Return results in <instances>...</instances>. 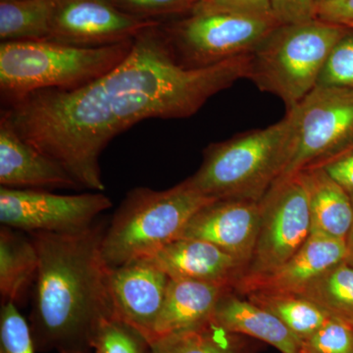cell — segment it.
<instances>
[{
	"label": "cell",
	"mask_w": 353,
	"mask_h": 353,
	"mask_svg": "<svg viewBox=\"0 0 353 353\" xmlns=\"http://www.w3.org/2000/svg\"><path fill=\"white\" fill-rule=\"evenodd\" d=\"M160 25L137 34L130 54L94 82L32 92L2 108L1 117L64 167L81 189L103 192L99 159L113 139L141 121L190 117L213 95L248 79L250 53L205 68H183Z\"/></svg>",
	"instance_id": "6da1fadb"
},
{
	"label": "cell",
	"mask_w": 353,
	"mask_h": 353,
	"mask_svg": "<svg viewBox=\"0 0 353 353\" xmlns=\"http://www.w3.org/2000/svg\"><path fill=\"white\" fill-rule=\"evenodd\" d=\"M108 225L30 234L39 253L29 320L37 352L90 353L101 325L116 317L101 250Z\"/></svg>",
	"instance_id": "7a4b0ae2"
},
{
	"label": "cell",
	"mask_w": 353,
	"mask_h": 353,
	"mask_svg": "<svg viewBox=\"0 0 353 353\" xmlns=\"http://www.w3.org/2000/svg\"><path fill=\"white\" fill-rule=\"evenodd\" d=\"M134 39L85 48L53 41L0 44V94L4 106L43 90H72L94 82L131 52Z\"/></svg>",
	"instance_id": "3957f363"
},
{
	"label": "cell",
	"mask_w": 353,
	"mask_h": 353,
	"mask_svg": "<svg viewBox=\"0 0 353 353\" xmlns=\"http://www.w3.org/2000/svg\"><path fill=\"white\" fill-rule=\"evenodd\" d=\"M215 201L192 188L187 180L165 190H130L104 233V261L113 269L152 256L180 239L190 220Z\"/></svg>",
	"instance_id": "277c9868"
},
{
	"label": "cell",
	"mask_w": 353,
	"mask_h": 353,
	"mask_svg": "<svg viewBox=\"0 0 353 353\" xmlns=\"http://www.w3.org/2000/svg\"><path fill=\"white\" fill-rule=\"evenodd\" d=\"M292 126V115L287 112L282 120L265 129L212 143L188 182L212 199L261 201L284 169Z\"/></svg>",
	"instance_id": "5b68a950"
},
{
	"label": "cell",
	"mask_w": 353,
	"mask_h": 353,
	"mask_svg": "<svg viewBox=\"0 0 353 353\" xmlns=\"http://www.w3.org/2000/svg\"><path fill=\"white\" fill-rule=\"evenodd\" d=\"M347 29L318 19L278 26L250 53L248 79L292 110L317 85L327 57Z\"/></svg>",
	"instance_id": "8992f818"
},
{
	"label": "cell",
	"mask_w": 353,
	"mask_h": 353,
	"mask_svg": "<svg viewBox=\"0 0 353 353\" xmlns=\"http://www.w3.org/2000/svg\"><path fill=\"white\" fill-rule=\"evenodd\" d=\"M280 25L274 16L196 8L160 27L176 61L199 69L250 54Z\"/></svg>",
	"instance_id": "52a82bcc"
},
{
	"label": "cell",
	"mask_w": 353,
	"mask_h": 353,
	"mask_svg": "<svg viewBox=\"0 0 353 353\" xmlns=\"http://www.w3.org/2000/svg\"><path fill=\"white\" fill-rule=\"evenodd\" d=\"M292 118L281 179L321 163L353 143V88L316 87L287 111Z\"/></svg>",
	"instance_id": "ba28073f"
},
{
	"label": "cell",
	"mask_w": 353,
	"mask_h": 353,
	"mask_svg": "<svg viewBox=\"0 0 353 353\" xmlns=\"http://www.w3.org/2000/svg\"><path fill=\"white\" fill-rule=\"evenodd\" d=\"M260 203L259 238L252 261L241 278L277 270L311 236L307 190L301 174L278 180Z\"/></svg>",
	"instance_id": "9c48e42d"
},
{
	"label": "cell",
	"mask_w": 353,
	"mask_h": 353,
	"mask_svg": "<svg viewBox=\"0 0 353 353\" xmlns=\"http://www.w3.org/2000/svg\"><path fill=\"white\" fill-rule=\"evenodd\" d=\"M112 208L102 192L58 194L44 190L0 188V223L28 234H74Z\"/></svg>",
	"instance_id": "30bf717a"
},
{
	"label": "cell",
	"mask_w": 353,
	"mask_h": 353,
	"mask_svg": "<svg viewBox=\"0 0 353 353\" xmlns=\"http://www.w3.org/2000/svg\"><path fill=\"white\" fill-rule=\"evenodd\" d=\"M121 10L109 0H57L48 41L99 48L131 41L159 23Z\"/></svg>",
	"instance_id": "8fae6325"
},
{
	"label": "cell",
	"mask_w": 353,
	"mask_h": 353,
	"mask_svg": "<svg viewBox=\"0 0 353 353\" xmlns=\"http://www.w3.org/2000/svg\"><path fill=\"white\" fill-rule=\"evenodd\" d=\"M170 277L148 259L110 269L109 288L116 318L152 341Z\"/></svg>",
	"instance_id": "7c38bea8"
},
{
	"label": "cell",
	"mask_w": 353,
	"mask_h": 353,
	"mask_svg": "<svg viewBox=\"0 0 353 353\" xmlns=\"http://www.w3.org/2000/svg\"><path fill=\"white\" fill-rule=\"evenodd\" d=\"M260 220V201L217 199L190 220L181 238L219 246L245 265L246 271L259 238Z\"/></svg>",
	"instance_id": "4fadbf2b"
},
{
	"label": "cell",
	"mask_w": 353,
	"mask_h": 353,
	"mask_svg": "<svg viewBox=\"0 0 353 353\" xmlns=\"http://www.w3.org/2000/svg\"><path fill=\"white\" fill-rule=\"evenodd\" d=\"M345 241L311 234L303 248L277 270L257 277L240 279L234 292L299 294L336 265L347 260Z\"/></svg>",
	"instance_id": "5bb4252c"
},
{
	"label": "cell",
	"mask_w": 353,
	"mask_h": 353,
	"mask_svg": "<svg viewBox=\"0 0 353 353\" xmlns=\"http://www.w3.org/2000/svg\"><path fill=\"white\" fill-rule=\"evenodd\" d=\"M0 185L11 189H81L64 167L25 141L2 117Z\"/></svg>",
	"instance_id": "9a60e30c"
},
{
	"label": "cell",
	"mask_w": 353,
	"mask_h": 353,
	"mask_svg": "<svg viewBox=\"0 0 353 353\" xmlns=\"http://www.w3.org/2000/svg\"><path fill=\"white\" fill-rule=\"evenodd\" d=\"M170 277L211 284L234 285L245 275V266L209 241L181 238L148 257Z\"/></svg>",
	"instance_id": "2e32d148"
},
{
	"label": "cell",
	"mask_w": 353,
	"mask_h": 353,
	"mask_svg": "<svg viewBox=\"0 0 353 353\" xmlns=\"http://www.w3.org/2000/svg\"><path fill=\"white\" fill-rule=\"evenodd\" d=\"M232 290L201 281L170 279L152 341L209 321L221 297Z\"/></svg>",
	"instance_id": "e0dca14e"
},
{
	"label": "cell",
	"mask_w": 353,
	"mask_h": 353,
	"mask_svg": "<svg viewBox=\"0 0 353 353\" xmlns=\"http://www.w3.org/2000/svg\"><path fill=\"white\" fill-rule=\"evenodd\" d=\"M211 319L231 333L263 341L281 353H299L301 341L279 318L233 290L221 297Z\"/></svg>",
	"instance_id": "ac0fdd59"
},
{
	"label": "cell",
	"mask_w": 353,
	"mask_h": 353,
	"mask_svg": "<svg viewBox=\"0 0 353 353\" xmlns=\"http://www.w3.org/2000/svg\"><path fill=\"white\" fill-rule=\"evenodd\" d=\"M307 190L311 234L345 241L353 222L352 194L322 167L299 172Z\"/></svg>",
	"instance_id": "d6986e66"
},
{
	"label": "cell",
	"mask_w": 353,
	"mask_h": 353,
	"mask_svg": "<svg viewBox=\"0 0 353 353\" xmlns=\"http://www.w3.org/2000/svg\"><path fill=\"white\" fill-rule=\"evenodd\" d=\"M39 253L30 234L1 226L0 229V294L1 303L20 305L34 288Z\"/></svg>",
	"instance_id": "ffe728a7"
},
{
	"label": "cell",
	"mask_w": 353,
	"mask_h": 353,
	"mask_svg": "<svg viewBox=\"0 0 353 353\" xmlns=\"http://www.w3.org/2000/svg\"><path fill=\"white\" fill-rule=\"evenodd\" d=\"M152 353H252L245 336L231 333L213 321H209L154 339L150 343Z\"/></svg>",
	"instance_id": "44dd1931"
},
{
	"label": "cell",
	"mask_w": 353,
	"mask_h": 353,
	"mask_svg": "<svg viewBox=\"0 0 353 353\" xmlns=\"http://www.w3.org/2000/svg\"><path fill=\"white\" fill-rule=\"evenodd\" d=\"M57 0H0V39L48 41Z\"/></svg>",
	"instance_id": "7402d4cb"
},
{
	"label": "cell",
	"mask_w": 353,
	"mask_h": 353,
	"mask_svg": "<svg viewBox=\"0 0 353 353\" xmlns=\"http://www.w3.org/2000/svg\"><path fill=\"white\" fill-rule=\"evenodd\" d=\"M245 296L279 318L299 341L315 333L332 316L299 294L252 292Z\"/></svg>",
	"instance_id": "603a6c76"
},
{
	"label": "cell",
	"mask_w": 353,
	"mask_h": 353,
	"mask_svg": "<svg viewBox=\"0 0 353 353\" xmlns=\"http://www.w3.org/2000/svg\"><path fill=\"white\" fill-rule=\"evenodd\" d=\"M299 296L353 325V267L347 261L336 265L316 279Z\"/></svg>",
	"instance_id": "cb8c5ba5"
},
{
	"label": "cell",
	"mask_w": 353,
	"mask_h": 353,
	"mask_svg": "<svg viewBox=\"0 0 353 353\" xmlns=\"http://www.w3.org/2000/svg\"><path fill=\"white\" fill-rule=\"evenodd\" d=\"M94 350L95 353H152L148 341L116 317L101 325L95 336Z\"/></svg>",
	"instance_id": "d4e9b609"
},
{
	"label": "cell",
	"mask_w": 353,
	"mask_h": 353,
	"mask_svg": "<svg viewBox=\"0 0 353 353\" xmlns=\"http://www.w3.org/2000/svg\"><path fill=\"white\" fill-rule=\"evenodd\" d=\"M316 87L353 88V29L348 28L332 48Z\"/></svg>",
	"instance_id": "484cf974"
},
{
	"label": "cell",
	"mask_w": 353,
	"mask_h": 353,
	"mask_svg": "<svg viewBox=\"0 0 353 353\" xmlns=\"http://www.w3.org/2000/svg\"><path fill=\"white\" fill-rule=\"evenodd\" d=\"M299 353H353V327L331 316L315 333L301 341Z\"/></svg>",
	"instance_id": "4316f807"
},
{
	"label": "cell",
	"mask_w": 353,
	"mask_h": 353,
	"mask_svg": "<svg viewBox=\"0 0 353 353\" xmlns=\"http://www.w3.org/2000/svg\"><path fill=\"white\" fill-rule=\"evenodd\" d=\"M31 328L15 303H1L0 353H36Z\"/></svg>",
	"instance_id": "83f0119b"
},
{
	"label": "cell",
	"mask_w": 353,
	"mask_h": 353,
	"mask_svg": "<svg viewBox=\"0 0 353 353\" xmlns=\"http://www.w3.org/2000/svg\"><path fill=\"white\" fill-rule=\"evenodd\" d=\"M121 10L143 20L172 15H188L203 3L204 0H109Z\"/></svg>",
	"instance_id": "f1b7e54d"
},
{
	"label": "cell",
	"mask_w": 353,
	"mask_h": 353,
	"mask_svg": "<svg viewBox=\"0 0 353 353\" xmlns=\"http://www.w3.org/2000/svg\"><path fill=\"white\" fill-rule=\"evenodd\" d=\"M316 0H272V13L281 25L316 20Z\"/></svg>",
	"instance_id": "f546056e"
},
{
	"label": "cell",
	"mask_w": 353,
	"mask_h": 353,
	"mask_svg": "<svg viewBox=\"0 0 353 353\" xmlns=\"http://www.w3.org/2000/svg\"><path fill=\"white\" fill-rule=\"evenodd\" d=\"M315 166L322 167L347 192L350 194L353 192V143L345 150Z\"/></svg>",
	"instance_id": "4dcf8cb0"
},
{
	"label": "cell",
	"mask_w": 353,
	"mask_h": 353,
	"mask_svg": "<svg viewBox=\"0 0 353 353\" xmlns=\"http://www.w3.org/2000/svg\"><path fill=\"white\" fill-rule=\"evenodd\" d=\"M197 8L230 11L248 15L273 16L272 0H209Z\"/></svg>",
	"instance_id": "1f68e13d"
},
{
	"label": "cell",
	"mask_w": 353,
	"mask_h": 353,
	"mask_svg": "<svg viewBox=\"0 0 353 353\" xmlns=\"http://www.w3.org/2000/svg\"><path fill=\"white\" fill-rule=\"evenodd\" d=\"M316 18L333 24H352L353 0H328L318 4Z\"/></svg>",
	"instance_id": "d6a6232c"
},
{
	"label": "cell",
	"mask_w": 353,
	"mask_h": 353,
	"mask_svg": "<svg viewBox=\"0 0 353 353\" xmlns=\"http://www.w3.org/2000/svg\"><path fill=\"white\" fill-rule=\"evenodd\" d=\"M352 199L353 202V192H352ZM345 243H347V260L345 261L347 262L350 266L353 267V222L352 225V228H350V233L347 234V240H345Z\"/></svg>",
	"instance_id": "836d02e7"
},
{
	"label": "cell",
	"mask_w": 353,
	"mask_h": 353,
	"mask_svg": "<svg viewBox=\"0 0 353 353\" xmlns=\"http://www.w3.org/2000/svg\"><path fill=\"white\" fill-rule=\"evenodd\" d=\"M326 1H328V0H316V4H320V3H323V2H326Z\"/></svg>",
	"instance_id": "e575fe53"
},
{
	"label": "cell",
	"mask_w": 353,
	"mask_h": 353,
	"mask_svg": "<svg viewBox=\"0 0 353 353\" xmlns=\"http://www.w3.org/2000/svg\"><path fill=\"white\" fill-rule=\"evenodd\" d=\"M347 27L350 28V29H353V23L352 24L347 25Z\"/></svg>",
	"instance_id": "d590c367"
},
{
	"label": "cell",
	"mask_w": 353,
	"mask_h": 353,
	"mask_svg": "<svg viewBox=\"0 0 353 353\" xmlns=\"http://www.w3.org/2000/svg\"><path fill=\"white\" fill-rule=\"evenodd\" d=\"M208 1H209V0H204L203 3H205V2H208Z\"/></svg>",
	"instance_id": "8d00e7d4"
},
{
	"label": "cell",
	"mask_w": 353,
	"mask_h": 353,
	"mask_svg": "<svg viewBox=\"0 0 353 353\" xmlns=\"http://www.w3.org/2000/svg\"><path fill=\"white\" fill-rule=\"evenodd\" d=\"M352 326L353 327V325H352Z\"/></svg>",
	"instance_id": "74e56055"
}]
</instances>
